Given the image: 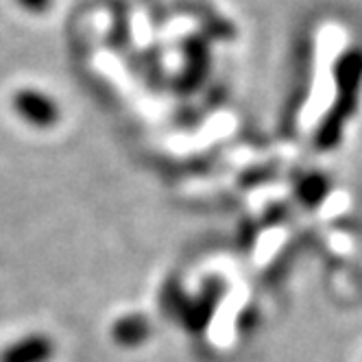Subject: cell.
I'll list each match as a JSON object with an SVG mask.
<instances>
[{"label":"cell","mask_w":362,"mask_h":362,"mask_svg":"<svg viewBox=\"0 0 362 362\" xmlns=\"http://www.w3.org/2000/svg\"><path fill=\"white\" fill-rule=\"evenodd\" d=\"M184 68L179 72V83L184 92H192L203 86L212 70V48L210 42L201 35H190L181 44Z\"/></svg>","instance_id":"3"},{"label":"cell","mask_w":362,"mask_h":362,"mask_svg":"<svg viewBox=\"0 0 362 362\" xmlns=\"http://www.w3.org/2000/svg\"><path fill=\"white\" fill-rule=\"evenodd\" d=\"M13 110L16 114L33 127H50L59 118L57 103L46 92L35 88H22L13 94Z\"/></svg>","instance_id":"4"},{"label":"cell","mask_w":362,"mask_h":362,"mask_svg":"<svg viewBox=\"0 0 362 362\" xmlns=\"http://www.w3.org/2000/svg\"><path fill=\"white\" fill-rule=\"evenodd\" d=\"M334 98L319 120L313 144L319 153H329L341 146L347 124L356 118L362 100V46L354 44L341 50L332 64Z\"/></svg>","instance_id":"1"},{"label":"cell","mask_w":362,"mask_h":362,"mask_svg":"<svg viewBox=\"0 0 362 362\" xmlns=\"http://www.w3.org/2000/svg\"><path fill=\"white\" fill-rule=\"evenodd\" d=\"M313 76H315V40L310 33H303L291 55V68L286 88H284V100L279 112V132L281 136L291 138L299 122V112L308 103L310 90H313Z\"/></svg>","instance_id":"2"},{"label":"cell","mask_w":362,"mask_h":362,"mask_svg":"<svg viewBox=\"0 0 362 362\" xmlns=\"http://www.w3.org/2000/svg\"><path fill=\"white\" fill-rule=\"evenodd\" d=\"M329 190H332V181L319 170L303 173L295 184V197L308 210H317L327 199Z\"/></svg>","instance_id":"5"},{"label":"cell","mask_w":362,"mask_h":362,"mask_svg":"<svg viewBox=\"0 0 362 362\" xmlns=\"http://www.w3.org/2000/svg\"><path fill=\"white\" fill-rule=\"evenodd\" d=\"M16 3L24 11H29V13H44L50 7V3H53V0H16Z\"/></svg>","instance_id":"6"}]
</instances>
